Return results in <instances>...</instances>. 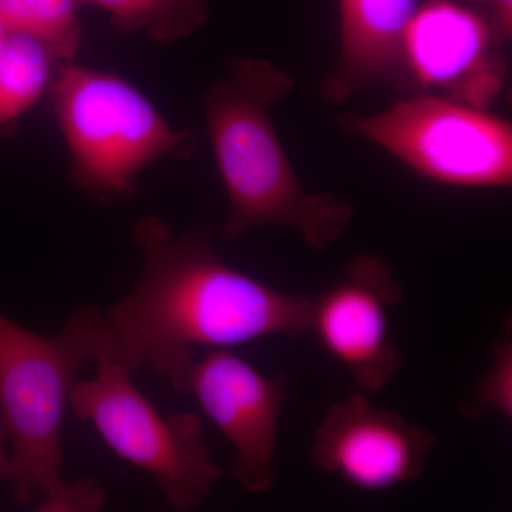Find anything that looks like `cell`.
Listing matches in <instances>:
<instances>
[{"instance_id":"obj_8","label":"cell","mask_w":512,"mask_h":512,"mask_svg":"<svg viewBox=\"0 0 512 512\" xmlns=\"http://www.w3.org/2000/svg\"><path fill=\"white\" fill-rule=\"evenodd\" d=\"M403 286L382 256L360 254L338 282L312 299L311 329L329 356L345 367L360 392L379 393L402 366L390 335V312Z\"/></svg>"},{"instance_id":"obj_13","label":"cell","mask_w":512,"mask_h":512,"mask_svg":"<svg viewBox=\"0 0 512 512\" xmlns=\"http://www.w3.org/2000/svg\"><path fill=\"white\" fill-rule=\"evenodd\" d=\"M83 8L109 15L121 35L146 33L154 42L173 45L207 25L210 0H80Z\"/></svg>"},{"instance_id":"obj_12","label":"cell","mask_w":512,"mask_h":512,"mask_svg":"<svg viewBox=\"0 0 512 512\" xmlns=\"http://www.w3.org/2000/svg\"><path fill=\"white\" fill-rule=\"evenodd\" d=\"M59 57L39 37L8 30L0 42V136L52 86Z\"/></svg>"},{"instance_id":"obj_6","label":"cell","mask_w":512,"mask_h":512,"mask_svg":"<svg viewBox=\"0 0 512 512\" xmlns=\"http://www.w3.org/2000/svg\"><path fill=\"white\" fill-rule=\"evenodd\" d=\"M339 126L447 187L512 184V126L488 110L436 93L410 94L380 113L345 114Z\"/></svg>"},{"instance_id":"obj_16","label":"cell","mask_w":512,"mask_h":512,"mask_svg":"<svg viewBox=\"0 0 512 512\" xmlns=\"http://www.w3.org/2000/svg\"><path fill=\"white\" fill-rule=\"evenodd\" d=\"M478 13L490 26L495 42L501 47L510 42L512 36V0H470Z\"/></svg>"},{"instance_id":"obj_5","label":"cell","mask_w":512,"mask_h":512,"mask_svg":"<svg viewBox=\"0 0 512 512\" xmlns=\"http://www.w3.org/2000/svg\"><path fill=\"white\" fill-rule=\"evenodd\" d=\"M96 373L76 380L69 406L121 460L153 477L175 511L201 507L221 477L202 421L190 412L164 416L136 386L133 372L97 357Z\"/></svg>"},{"instance_id":"obj_18","label":"cell","mask_w":512,"mask_h":512,"mask_svg":"<svg viewBox=\"0 0 512 512\" xmlns=\"http://www.w3.org/2000/svg\"><path fill=\"white\" fill-rule=\"evenodd\" d=\"M8 28H6L5 23L0 20V42H2L3 37H5L6 32H8Z\"/></svg>"},{"instance_id":"obj_9","label":"cell","mask_w":512,"mask_h":512,"mask_svg":"<svg viewBox=\"0 0 512 512\" xmlns=\"http://www.w3.org/2000/svg\"><path fill=\"white\" fill-rule=\"evenodd\" d=\"M501 49L476 9L429 0L419 5L404 37L406 94L440 92L488 110L507 77Z\"/></svg>"},{"instance_id":"obj_14","label":"cell","mask_w":512,"mask_h":512,"mask_svg":"<svg viewBox=\"0 0 512 512\" xmlns=\"http://www.w3.org/2000/svg\"><path fill=\"white\" fill-rule=\"evenodd\" d=\"M82 9L80 0H0V20L9 30L39 37L69 62L82 45Z\"/></svg>"},{"instance_id":"obj_17","label":"cell","mask_w":512,"mask_h":512,"mask_svg":"<svg viewBox=\"0 0 512 512\" xmlns=\"http://www.w3.org/2000/svg\"><path fill=\"white\" fill-rule=\"evenodd\" d=\"M9 466V434L8 429H6L5 419H3L2 409H0V483L8 481Z\"/></svg>"},{"instance_id":"obj_7","label":"cell","mask_w":512,"mask_h":512,"mask_svg":"<svg viewBox=\"0 0 512 512\" xmlns=\"http://www.w3.org/2000/svg\"><path fill=\"white\" fill-rule=\"evenodd\" d=\"M171 386L191 394L234 450L229 474L242 490L264 494L276 481L286 382L266 376L232 349L194 357Z\"/></svg>"},{"instance_id":"obj_2","label":"cell","mask_w":512,"mask_h":512,"mask_svg":"<svg viewBox=\"0 0 512 512\" xmlns=\"http://www.w3.org/2000/svg\"><path fill=\"white\" fill-rule=\"evenodd\" d=\"M292 89L291 74L269 60L235 57L204 94L208 137L228 198L222 241L285 227L298 231L309 248L325 251L352 221L348 201L305 190L286 156L272 109Z\"/></svg>"},{"instance_id":"obj_11","label":"cell","mask_w":512,"mask_h":512,"mask_svg":"<svg viewBox=\"0 0 512 512\" xmlns=\"http://www.w3.org/2000/svg\"><path fill=\"white\" fill-rule=\"evenodd\" d=\"M419 0H339V56L322 84L342 104L376 84L406 94L403 49Z\"/></svg>"},{"instance_id":"obj_1","label":"cell","mask_w":512,"mask_h":512,"mask_svg":"<svg viewBox=\"0 0 512 512\" xmlns=\"http://www.w3.org/2000/svg\"><path fill=\"white\" fill-rule=\"evenodd\" d=\"M143 256L136 286L101 311L100 356L173 384L195 349H234L311 329L312 299L274 288L228 265L208 229L175 234L163 220L137 222Z\"/></svg>"},{"instance_id":"obj_3","label":"cell","mask_w":512,"mask_h":512,"mask_svg":"<svg viewBox=\"0 0 512 512\" xmlns=\"http://www.w3.org/2000/svg\"><path fill=\"white\" fill-rule=\"evenodd\" d=\"M101 311L74 312L55 336L0 313V409L9 434L8 481L16 503L39 512H94L106 493L63 477V424L77 373L99 357Z\"/></svg>"},{"instance_id":"obj_15","label":"cell","mask_w":512,"mask_h":512,"mask_svg":"<svg viewBox=\"0 0 512 512\" xmlns=\"http://www.w3.org/2000/svg\"><path fill=\"white\" fill-rule=\"evenodd\" d=\"M458 413L466 419L500 416L512 419V333L511 323L491 346V363L483 376L461 397Z\"/></svg>"},{"instance_id":"obj_4","label":"cell","mask_w":512,"mask_h":512,"mask_svg":"<svg viewBox=\"0 0 512 512\" xmlns=\"http://www.w3.org/2000/svg\"><path fill=\"white\" fill-rule=\"evenodd\" d=\"M53 110L70 154V181L100 201L133 195L136 181L164 157L187 160L191 131H178L133 84L116 74L64 62L52 86Z\"/></svg>"},{"instance_id":"obj_10","label":"cell","mask_w":512,"mask_h":512,"mask_svg":"<svg viewBox=\"0 0 512 512\" xmlns=\"http://www.w3.org/2000/svg\"><path fill=\"white\" fill-rule=\"evenodd\" d=\"M313 437L315 466L366 493L417 480L437 443L430 430L379 409L363 392L333 404Z\"/></svg>"}]
</instances>
